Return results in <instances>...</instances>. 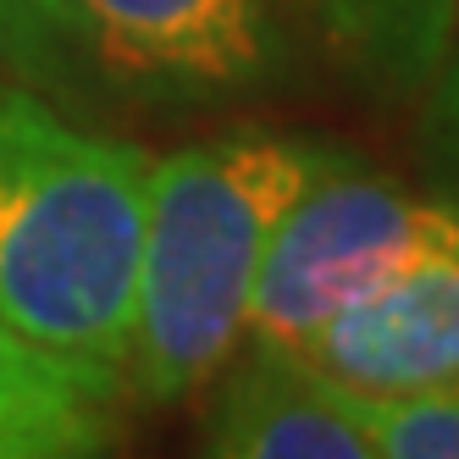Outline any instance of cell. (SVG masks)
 Returning <instances> with one entry per match:
<instances>
[{"label":"cell","instance_id":"cell-1","mask_svg":"<svg viewBox=\"0 0 459 459\" xmlns=\"http://www.w3.org/2000/svg\"><path fill=\"white\" fill-rule=\"evenodd\" d=\"M150 167V150L67 122L28 83H0L6 333L117 377L127 371Z\"/></svg>","mask_w":459,"mask_h":459},{"label":"cell","instance_id":"cell-2","mask_svg":"<svg viewBox=\"0 0 459 459\" xmlns=\"http://www.w3.org/2000/svg\"><path fill=\"white\" fill-rule=\"evenodd\" d=\"M343 150L288 134H227L160 155L144 194L127 393L188 404L244 343L255 277L288 205Z\"/></svg>","mask_w":459,"mask_h":459},{"label":"cell","instance_id":"cell-3","mask_svg":"<svg viewBox=\"0 0 459 459\" xmlns=\"http://www.w3.org/2000/svg\"><path fill=\"white\" fill-rule=\"evenodd\" d=\"M0 61L39 94L216 111L288 78L272 0H0Z\"/></svg>","mask_w":459,"mask_h":459},{"label":"cell","instance_id":"cell-4","mask_svg":"<svg viewBox=\"0 0 459 459\" xmlns=\"http://www.w3.org/2000/svg\"><path fill=\"white\" fill-rule=\"evenodd\" d=\"M454 249H459V200L410 194L366 172L343 150L277 221L255 277L244 338L260 349L299 354V343L321 321H333L382 282Z\"/></svg>","mask_w":459,"mask_h":459},{"label":"cell","instance_id":"cell-5","mask_svg":"<svg viewBox=\"0 0 459 459\" xmlns=\"http://www.w3.org/2000/svg\"><path fill=\"white\" fill-rule=\"evenodd\" d=\"M316 371L366 399L459 387V249L382 282L299 343Z\"/></svg>","mask_w":459,"mask_h":459},{"label":"cell","instance_id":"cell-6","mask_svg":"<svg viewBox=\"0 0 459 459\" xmlns=\"http://www.w3.org/2000/svg\"><path fill=\"white\" fill-rule=\"evenodd\" d=\"M211 410L200 420V448L221 459H377L343 382L316 371L305 354L260 349L227 359L211 382Z\"/></svg>","mask_w":459,"mask_h":459},{"label":"cell","instance_id":"cell-7","mask_svg":"<svg viewBox=\"0 0 459 459\" xmlns=\"http://www.w3.org/2000/svg\"><path fill=\"white\" fill-rule=\"evenodd\" d=\"M127 382L0 326V459H89L122 443Z\"/></svg>","mask_w":459,"mask_h":459},{"label":"cell","instance_id":"cell-8","mask_svg":"<svg viewBox=\"0 0 459 459\" xmlns=\"http://www.w3.org/2000/svg\"><path fill=\"white\" fill-rule=\"evenodd\" d=\"M349 78L377 100H415L459 17V0H299Z\"/></svg>","mask_w":459,"mask_h":459},{"label":"cell","instance_id":"cell-9","mask_svg":"<svg viewBox=\"0 0 459 459\" xmlns=\"http://www.w3.org/2000/svg\"><path fill=\"white\" fill-rule=\"evenodd\" d=\"M354 404L377 443V459H459V387L410 393V399L354 393Z\"/></svg>","mask_w":459,"mask_h":459},{"label":"cell","instance_id":"cell-10","mask_svg":"<svg viewBox=\"0 0 459 459\" xmlns=\"http://www.w3.org/2000/svg\"><path fill=\"white\" fill-rule=\"evenodd\" d=\"M420 160L432 172L437 194L459 200V17L448 28V45L437 56L432 78L420 89Z\"/></svg>","mask_w":459,"mask_h":459}]
</instances>
